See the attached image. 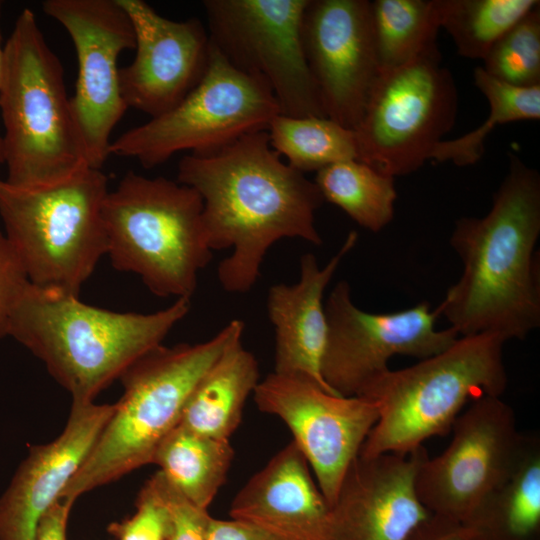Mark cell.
I'll list each match as a JSON object with an SVG mask.
<instances>
[{
  "instance_id": "1",
  "label": "cell",
  "mask_w": 540,
  "mask_h": 540,
  "mask_svg": "<svg viewBox=\"0 0 540 540\" xmlns=\"http://www.w3.org/2000/svg\"><path fill=\"white\" fill-rule=\"evenodd\" d=\"M177 181L202 199L210 249H232L217 267L218 281L228 293L253 288L265 255L277 241L323 242L315 213L324 199L314 181L280 159L267 130L184 156Z\"/></svg>"
},
{
  "instance_id": "2",
  "label": "cell",
  "mask_w": 540,
  "mask_h": 540,
  "mask_svg": "<svg viewBox=\"0 0 540 540\" xmlns=\"http://www.w3.org/2000/svg\"><path fill=\"white\" fill-rule=\"evenodd\" d=\"M540 175L509 153V168L483 217L455 222L450 245L463 268L440 305L458 335L523 340L540 326Z\"/></svg>"
},
{
  "instance_id": "3",
  "label": "cell",
  "mask_w": 540,
  "mask_h": 540,
  "mask_svg": "<svg viewBox=\"0 0 540 540\" xmlns=\"http://www.w3.org/2000/svg\"><path fill=\"white\" fill-rule=\"evenodd\" d=\"M189 311L190 299L178 298L153 313L115 312L29 282L12 310L8 336L45 364L72 402H93L141 356L161 345Z\"/></svg>"
},
{
  "instance_id": "4",
  "label": "cell",
  "mask_w": 540,
  "mask_h": 540,
  "mask_svg": "<svg viewBox=\"0 0 540 540\" xmlns=\"http://www.w3.org/2000/svg\"><path fill=\"white\" fill-rule=\"evenodd\" d=\"M0 111L8 183L44 186L90 167L63 66L30 8L20 12L3 45Z\"/></svg>"
},
{
  "instance_id": "5",
  "label": "cell",
  "mask_w": 540,
  "mask_h": 540,
  "mask_svg": "<svg viewBox=\"0 0 540 540\" xmlns=\"http://www.w3.org/2000/svg\"><path fill=\"white\" fill-rule=\"evenodd\" d=\"M244 323L231 320L211 339L151 349L120 377L123 394L81 467L60 499L81 495L151 464L156 448L180 421L192 390L233 343Z\"/></svg>"
},
{
  "instance_id": "6",
  "label": "cell",
  "mask_w": 540,
  "mask_h": 540,
  "mask_svg": "<svg viewBox=\"0 0 540 540\" xmlns=\"http://www.w3.org/2000/svg\"><path fill=\"white\" fill-rule=\"evenodd\" d=\"M506 342L497 333L461 336L442 352L373 380L358 396L378 404L379 419L359 455L411 452L450 432L468 401L500 397L508 383Z\"/></svg>"
},
{
  "instance_id": "7",
  "label": "cell",
  "mask_w": 540,
  "mask_h": 540,
  "mask_svg": "<svg viewBox=\"0 0 540 540\" xmlns=\"http://www.w3.org/2000/svg\"><path fill=\"white\" fill-rule=\"evenodd\" d=\"M112 266L138 275L159 297L190 299L212 259L203 202L191 187L126 173L103 202Z\"/></svg>"
},
{
  "instance_id": "8",
  "label": "cell",
  "mask_w": 540,
  "mask_h": 540,
  "mask_svg": "<svg viewBox=\"0 0 540 540\" xmlns=\"http://www.w3.org/2000/svg\"><path fill=\"white\" fill-rule=\"evenodd\" d=\"M108 192L107 176L91 167L44 186L0 179L4 234L31 284L78 295L107 253Z\"/></svg>"
},
{
  "instance_id": "9",
  "label": "cell",
  "mask_w": 540,
  "mask_h": 540,
  "mask_svg": "<svg viewBox=\"0 0 540 540\" xmlns=\"http://www.w3.org/2000/svg\"><path fill=\"white\" fill-rule=\"evenodd\" d=\"M278 114L269 87L237 70L210 42L207 66L196 87L169 112L112 140L110 155L133 158L149 169L180 151L208 152L267 130Z\"/></svg>"
},
{
  "instance_id": "10",
  "label": "cell",
  "mask_w": 540,
  "mask_h": 540,
  "mask_svg": "<svg viewBox=\"0 0 540 540\" xmlns=\"http://www.w3.org/2000/svg\"><path fill=\"white\" fill-rule=\"evenodd\" d=\"M458 91L439 49L380 70L355 128L357 160L402 176L430 160L455 124Z\"/></svg>"
},
{
  "instance_id": "11",
  "label": "cell",
  "mask_w": 540,
  "mask_h": 540,
  "mask_svg": "<svg viewBox=\"0 0 540 540\" xmlns=\"http://www.w3.org/2000/svg\"><path fill=\"white\" fill-rule=\"evenodd\" d=\"M308 0L203 1L210 42L237 70L262 80L280 114L326 117L302 42Z\"/></svg>"
},
{
  "instance_id": "12",
  "label": "cell",
  "mask_w": 540,
  "mask_h": 540,
  "mask_svg": "<svg viewBox=\"0 0 540 540\" xmlns=\"http://www.w3.org/2000/svg\"><path fill=\"white\" fill-rule=\"evenodd\" d=\"M451 431L448 447L421 462L415 487L432 515L461 524L515 471L531 434L517 429L513 408L495 396L473 400Z\"/></svg>"
},
{
  "instance_id": "13",
  "label": "cell",
  "mask_w": 540,
  "mask_h": 540,
  "mask_svg": "<svg viewBox=\"0 0 540 540\" xmlns=\"http://www.w3.org/2000/svg\"><path fill=\"white\" fill-rule=\"evenodd\" d=\"M327 340L321 364L326 384L338 395L358 396L389 369L395 355L420 360L451 346L458 333L435 328L440 316L423 301L393 313H370L358 308L346 280L336 283L324 303Z\"/></svg>"
},
{
  "instance_id": "14",
  "label": "cell",
  "mask_w": 540,
  "mask_h": 540,
  "mask_svg": "<svg viewBox=\"0 0 540 540\" xmlns=\"http://www.w3.org/2000/svg\"><path fill=\"white\" fill-rule=\"evenodd\" d=\"M42 9L73 42L78 73L71 109L89 166L101 169L110 156L113 129L128 109L117 62L123 51L135 49L132 22L118 0H46Z\"/></svg>"
},
{
  "instance_id": "15",
  "label": "cell",
  "mask_w": 540,
  "mask_h": 540,
  "mask_svg": "<svg viewBox=\"0 0 540 540\" xmlns=\"http://www.w3.org/2000/svg\"><path fill=\"white\" fill-rule=\"evenodd\" d=\"M253 397L260 411L289 428L332 507L347 469L379 419L378 404L332 393L304 375L274 371L259 381Z\"/></svg>"
},
{
  "instance_id": "16",
  "label": "cell",
  "mask_w": 540,
  "mask_h": 540,
  "mask_svg": "<svg viewBox=\"0 0 540 540\" xmlns=\"http://www.w3.org/2000/svg\"><path fill=\"white\" fill-rule=\"evenodd\" d=\"M301 32L325 116L355 130L381 70L370 1L308 0Z\"/></svg>"
},
{
  "instance_id": "17",
  "label": "cell",
  "mask_w": 540,
  "mask_h": 540,
  "mask_svg": "<svg viewBox=\"0 0 540 540\" xmlns=\"http://www.w3.org/2000/svg\"><path fill=\"white\" fill-rule=\"evenodd\" d=\"M135 33L133 61L119 68L128 108L151 118L175 108L196 87L208 62V31L197 18L172 20L142 0H118Z\"/></svg>"
},
{
  "instance_id": "18",
  "label": "cell",
  "mask_w": 540,
  "mask_h": 540,
  "mask_svg": "<svg viewBox=\"0 0 540 540\" xmlns=\"http://www.w3.org/2000/svg\"><path fill=\"white\" fill-rule=\"evenodd\" d=\"M427 456L423 445L404 454L358 455L332 506L337 540H407L431 516L415 487Z\"/></svg>"
},
{
  "instance_id": "19",
  "label": "cell",
  "mask_w": 540,
  "mask_h": 540,
  "mask_svg": "<svg viewBox=\"0 0 540 540\" xmlns=\"http://www.w3.org/2000/svg\"><path fill=\"white\" fill-rule=\"evenodd\" d=\"M114 404L72 402L61 434L31 446L0 496V540H34L38 523L93 448Z\"/></svg>"
},
{
  "instance_id": "20",
  "label": "cell",
  "mask_w": 540,
  "mask_h": 540,
  "mask_svg": "<svg viewBox=\"0 0 540 540\" xmlns=\"http://www.w3.org/2000/svg\"><path fill=\"white\" fill-rule=\"evenodd\" d=\"M291 441L234 497L231 518L254 524L281 540H337L332 507Z\"/></svg>"
},
{
  "instance_id": "21",
  "label": "cell",
  "mask_w": 540,
  "mask_h": 540,
  "mask_svg": "<svg viewBox=\"0 0 540 540\" xmlns=\"http://www.w3.org/2000/svg\"><path fill=\"white\" fill-rule=\"evenodd\" d=\"M357 240V233L349 232L323 267L312 253L303 254L298 281L269 288L267 312L275 331L274 372L307 376L335 393L321 374L328 330L323 297L340 263Z\"/></svg>"
},
{
  "instance_id": "22",
  "label": "cell",
  "mask_w": 540,
  "mask_h": 540,
  "mask_svg": "<svg viewBox=\"0 0 540 540\" xmlns=\"http://www.w3.org/2000/svg\"><path fill=\"white\" fill-rule=\"evenodd\" d=\"M259 381L256 357L243 347L241 340L233 343L192 390L179 425L201 435L229 440Z\"/></svg>"
},
{
  "instance_id": "23",
  "label": "cell",
  "mask_w": 540,
  "mask_h": 540,
  "mask_svg": "<svg viewBox=\"0 0 540 540\" xmlns=\"http://www.w3.org/2000/svg\"><path fill=\"white\" fill-rule=\"evenodd\" d=\"M465 540H540V440L531 433L511 476L460 524Z\"/></svg>"
},
{
  "instance_id": "24",
  "label": "cell",
  "mask_w": 540,
  "mask_h": 540,
  "mask_svg": "<svg viewBox=\"0 0 540 540\" xmlns=\"http://www.w3.org/2000/svg\"><path fill=\"white\" fill-rule=\"evenodd\" d=\"M230 440L195 433L181 425L159 443L151 464L188 500L208 509L233 462Z\"/></svg>"
},
{
  "instance_id": "25",
  "label": "cell",
  "mask_w": 540,
  "mask_h": 540,
  "mask_svg": "<svg viewBox=\"0 0 540 540\" xmlns=\"http://www.w3.org/2000/svg\"><path fill=\"white\" fill-rule=\"evenodd\" d=\"M314 183L324 200L366 230L379 232L394 218V177L364 162L354 159L329 165L316 172Z\"/></svg>"
},
{
  "instance_id": "26",
  "label": "cell",
  "mask_w": 540,
  "mask_h": 540,
  "mask_svg": "<svg viewBox=\"0 0 540 540\" xmlns=\"http://www.w3.org/2000/svg\"><path fill=\"white\" fill-rule=\"evenodd\" d=\"M371 23L380 69L404 65L437 50V0L370 1Z\"/></svg>"
},
{
  "instance_id": "27",
  "label": "cell",
  "mask_w": 540,
  "mask_h": 540,
  "mask_svg": "<svg viewBox=\"0 0 540 540\" xmlns=\"http://www.w3.org/2000/svg\"><path fill=\"white\" fill-rule=\"evenodd\" d=\"M475 86L489 104V115L477 128L458 138L440 141L431 153L430 160L450 161L456 166L477 163L485 151L489 134L501 124L540 118V85L519 87L499 81L482 67L473 73Z\"/></svg>"
},
{
  "instance_id": "28",
  "label": "cell",
  "mask_w": 540,
  "mask_h": 540,
  "mask_svg": "<svg viewBox=\"0 0 540 540\" xmlns=\"http://www.w3.org/2000/svg\"><path fill=\"white\" fill-rule=\"evenodd\" d=\"M271 147L305 173L357 159L355 132L327 117L275 116L267 129Z\"/></svg>"
},
{
  "instance_id": "29",
  "label": "cell",
  "mask_w": 540,
  "mask_h": 540,
  "mask_svg": "<svg viewBox=\"0 0 540 540\" xmlns=\"http://www.w3.org/2000/svg\"><path fill=\"white\" fill-rule=\"evenodd\" d=\"M537 0H437L440 28L458 53L483 60L491 47L532 9Z\"/></svg>"
},
{
  "instance_id": "30",
  "label": "cell",
  "mask_w": 540,
  "mask_h": 540,
  "mask_svg": "<svg viewBox=\"0 0 540 540\" xmlns=\"http://www.w3.org/2000/svg\"><path fill=\"white\" fill-rule=\"evenodd\" d=\"M481 66L495 79L519 87L540 85V5L491 47Z\"/></svg>"
},
{
  "instance_id": "31",
  "label": "cell",
  "mask_w": 540,
  "mask_h": 540,
  "mask_svg": "<svg viewBox=\"0 0 540 540\" xmlns=\"http://www.w3.org/2000/svg\"><path fill=\"white\" fill-rule=\"evenodd\" d=\"M168 513L165 540H207L211 516L188 500L167 478L157 471L149 479Z\"/></svg>"
},
{
  "instance_id": "32",
  "label": "cell",
  "mask_w": 540,
  "mask_h": 540,
  "mask_svg": "<svg viewBox=\"0 0 540 540\" xmlns=\"http://www.w3.org/2000/svg\"><path fill=\"white\" fill-rule=\"evenodd\" d=\"M117 540H165L168 513L160 496L149 480L142 486L136 512L128 519L113 523L108 528Z\"/></svg>"
},
{
  "instance_id": "33",
  "label": "cell",
  "mask_w": 540,
  "mask_h": 540,
  "mask_svg": "<svg viewBox=\"0 0 540 540\" xmlns=\"http://www.w3.org/2000/svg\"><path fill=\"white\" fill-rule=\"evenodd\" d=\"M28 283L26 272L0 227V338L8 336L12 310Z\"/></svg>"
},
{
  "instance_id": "34",
  "label": "cell",
  "mask_w": 540,
  "mask_h": 540,
  "mask_svg": "<svg viewBox=\"0 0 540 540\" xmlns=\"http://www.w3.org/2000/svg\"><path fill=\"white\" fill-rule=\"evenodd\" d=\"M207 540H281L266 530L246 521L211 518Z\"/></svg>"
},
{
  "instance_id": "35",
  "label": "cell",
  "mask_w": 540,
  "mask_h": 540,
  "mask_svg": "<svg viewBox=\"0 0 540 540\" xmlns=\"http://www.w3.org/2000/svg\"><path fill=\"white\" fill-rule=\"evenodd\" d=\"M74 502L56 501L40 519L34 540H67V524Z\"/></svg>"
},
{
  "instance_id": "36",
  "label": "cell",
  "mask_w": 540,
  "mask_h": 540,
  "mask_svg": "<svg viewBox=\"0 0 540 540\" xmlns=\"http://www.w3.org/2000/svg\"><path fill=\"white\" fill-rule=\"evenodd\" d=\"M407 540H465L460 523L432 515Z\"/></svg>"
},
{
  "instance_id": "37",
  "label": "cell",
  "mask_w": 540,
  "mask_h": 540,
  "mask_svg": "<svg viewBox=\"0 0 540 540\" xmlns=\"http://www.w3.org/2000/svg\"><path fill=\"white\" fill-rule=\"evenodd\" d=\"M0 12H1V2H0ZM2 54H3V45L1 44V34H0V82H1V70H2ZM2 163H3L2 136L0 135V164Z\"/></svg>"
}]
</instances>
